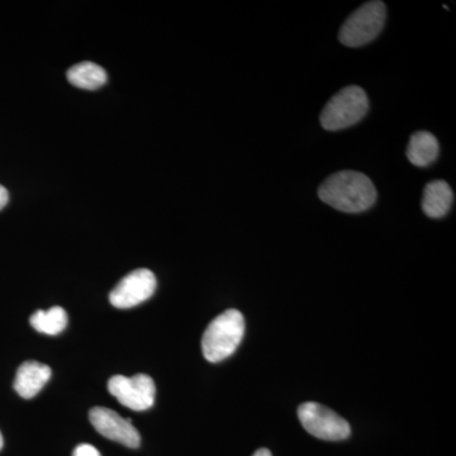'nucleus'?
Wrapping results in <instances>:
<instances>
[{
	"label": "nucleus",
	"mask_w": 456,
	"mask_h": 456,
	"mask_svg": "<svg viewBox=\"0 0 456 456\" xmlns=\"http://www.w3.org/2000/svg\"><path fill=\"white\" fill-rule=\"evenodd\" d=\"M253 456H273L268 449H260Z\"/></svg>",
	"instance_id": "nucleus-16"
},
{
	"label": "nucleus",
	"mask_w": 456,
	"mask_h": 456,
	"mask_svg": "<svg viewBox=\"0 0 456 456\" xmlns=\"http://www.w3.org/2000/svg\"><path fill=\"white\" fill-rule=\"evenodd\" d=\"M73 456H101V452L89 444H82L74 450Z\"/></svg>",
	"instance_id": "nucleus-14"
},
{
	"label": "nucleus",
	"mask_w": 456,
	"mask_h": 456,
	"mask_svg": "<svg viewBox=\"0 0 456 456\" xmlns=\"http://www.w3.org/2000/svg\"><path fill=\"white\" fill-rule=\"evenodd\" d=\"M245 334L244 316L237 310H228L216 317L207 327L202 338L204 358L220 362L235 353Z\"/></svg>",
	"instance_id": "nucleus-2"
},
{
	"label": "nucleus",
	"mask_w": 456,
	"mask_h": 456,
	"mask_svg": "<svg viewBox=\"0 0 456 456\" xmlns=\"http://www.w3.org/2000/svg\"><path fill=\"white\" fill-rule=\"evenodd\" d=\"M383 2H368L351 13L338 32V40L347 47H360L377 38L386 23Z\"/></svg>",
	"instance_id": "nucleus-4"
},
{
	"label": "nucleus",
	"mask_w": 456,
	"mask_h": 456,
	"mask_svg": "<svg viewBox=\"0 0 456 456\" xmlns=\"http://www.w3.org/2000/svg\"><path fill=\"white\" fill-rule=\"evenodd\" d=\"M156 290L154 273L149 269H137L116 285L110 294L112 305L119 310H128L136 307L151 298Z\"/></svg>",
	"instance_id": "nucleus-7"
},
{
	"label": "nucleus",
	"mask_w": 456,
	"mask_h": 456,
	"mask_svg": "<svg viewBox=\"0 0 456 456\" xmlns=\"http://www.w3.org/2000/svg\"><path fill=\"white\" fill-rule=\"evenodd\" d=\"M367 93L360 86H350L330 99L321 113V125L327 131H338L351 127L368 113Z\"/></svg>",
	"instance_id": "nucleus-3"
},
{
	"label": "nucleus",
	"mask_w": 456,
	"mask_h": 456,
	"mask_svg": "<svg viewBox=\"0 0 456 456\" xmlns=\"http://www.w3.org/2000/svg\"><path fill=\"white\" fill-rule=\"evenodd\" d=\"M108 391L122 406L137 412L150 410L155 403V382L146 374L116 375L108 382Z\"/></svg>",
	"instance_id": "nucleus-6"
},
{
	"label": "nucleus",
	"mask_w": 456,
	"mask_h": 456,
	"mask_svg": "<svg viewBox=\"0 0 456 456\" xmlns=\"http://www.w3.org/2000/svg\"><path fill=\"white\" fill-rule=\"evenodd\" d=\"M454 194L448 183L444 180H434L426 185L422 209L431 218H441L452 208Z\"/></svg>",
	"instance_id": "nucleus-10"
},
{
	"label": "nucleus",
	"mask_w": 456,
	"mask_h": 456,
	"mask_svg": "<svg viewBox=\"0 0 456 456\" xmlns=\"http://www.w3.org/2000/svg\"><path fill=\"white\" fill-rule=\"evenodd\" d=\"M31 325L36 331L42 334L59 335L68 325V314L61 307H53L49 311H37L31 317Z\"/></svg>",
	"instance_id": "nucleus-13"
},
{
	"label": "nucleus",
	"mask_w": 456,
	"mask_h": 456,
	"mask_svg": "<svg viewBox=\"0 0 456 456\" xmlns=\"http://www.w3.org/2000/svg\"><path fill=\"white\" fill-rule=\"evenodd\" d=\"M318 197L345 213L367 211L377 200V189L365 174L344 170L332 174L318 188Z\"/></svg>",
	"instance_id": "nucleus-1"
},
{
	"label": "nucleus",
	"mask_w": 456,
	"mask_h": 456,
	"mask_svg": "<svg viewBox=\"0 0 456 456\" xmlns=\"http://www.w3.org/2000/svg\"><path fill=\"white\" fill-rule=\"evenodd\" d=\"M69 83L80 89H99L107 83V73L94 62H80L69 69Z\"/></svg>",
	"instance_id": "nucleus-12"
},
{
	"label": "nucleus",
	"mask_w": 456,
	"mask_h": 456,
	"mask_svg": "<svg viewBox=\"0 0 456 456\" xmlns=\"http://www.w3.org/2000/svg\"><path fill=\"white\" fill-rule=\"evenodd\" d=\"M89 419L93 428L107 439L122 444L127 448H139L140 434L131 424L130 419H123L110 408L94 407L90 410Z\"/></svg>",
	"instance_id": "nucleus-8"
},
{
	"label": "nucleus",
	"mask_w": 456,
	"mask_h": 456,
	"mask_svg": "<svg viewBox=\"0 0 456 456\" xmlns=\"http://www.w3.org/2000/svg\"><path fill=\"white\" fill-rule=\"evenodd\" d=\"M9 200V194L7 189L0 185V211L7 206Z\"/></svg>",
	"instance_id": "nucleus-15"
},
{
	"label": "nucleus",
	"mask_w": 456,
	"mask_h": 456,
	"mask_svg": "<svg viewBox=\"0 0 456 456\" xmlns=\"http://www.w3.org/2000/svg\"><path fill=\"white\" fill-rule=\"evenodd\" d=\"M298 417L305 431L318 439L341 441L350 436L351 428L346 419L314 402L303 403L298 408Z\"/></svg>",
	"instance_id": "nucleus-5"
},
{
	"label": "nucleus",
	"mask_w": 456,
	"mask_h": 456,
	"mask_svg": "<svg viewBox=\"0 0 456 456\" xmlns=\"http://www.w3.org/2000/svg\"><path fill=\"white\" fill-rule=\"evenodd\" d=\"M51 374L50 367L42 364V362L29 360L23 362L18 368L16 379H14V389L20 397L31 399L40 393L45 384L49 382Z\"/></svg>",
	"instance_id": "nucleus-9"
},
{
	"label": "nucleus",
	"mask_w": 456,
	"mask_h": 456,
	"mask_svg": "<svg viewBox=\"0 0 456 456\" xmlns=\"http://www.w3.org/2000/svg\"><path fill=\"white\" fill-rule=\"evenodd\" d=\"M439 151L436 137L430 132L419 131L411 136L407 146V159L415 167H425L436 160Z\"/></svg>",
	"instance_id": "nucleus-11"
},
{
	"label": "nucleus",
	"mask_w": 456,
	"mask_h": 456,
	"mask_svg": "<svg viewBox=\"0 0 456 456\" xmlns=\"http://www.w3.org/2000/svg\"><path fill=\"white\" fill-rule=\"evenodd\" d=\"M3 445H4V440H3L2 432H0V450L3 449Z\"/></svg>",
	"instance_id": "nucleus-17"
}]
</instances>
